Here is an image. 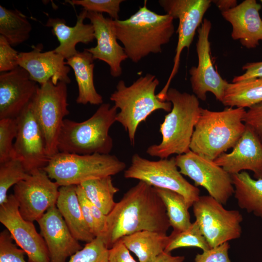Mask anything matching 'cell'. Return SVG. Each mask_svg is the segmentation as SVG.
Instances as JSON below:
<instances>
[{"instance_id": "24", "label": "cell", "mask_w": 262, "mask_h": 262, "mask_svg": "<svg viewBox=\"0 0 262 262\" xmlns=\"http://www.w3.org/2000/svg\"><path fill=\"white\" fill-rule=\"evenodd\" d=\"M76 186H60L56 206L73 236L78 241L87 243L92 241L96 237L92 233L82 214L76 192Z\"/></svg>"}, {"instance_id": "39", "label": "cell", "mask_w": 262, "mask_h": 262, "mask_svg": "<svg viewBox=\"0 0 262 262\" xmlns=\"http://www.w3.org/2000/svg\"><path fill=\"white\" fill-rule=\"evenodd\" d=\"M230 245L229 242L219 246L203 251L201 254H197L195 258V262H231L229 256Z\"/></svg>"}, {"instance_id": "31", "label": "cell", "mask_w": 262, "mask_h": 262, "mask_svg": "<svg viewBox=\"0 0 262 262\" xmlns=\"http://www.w3.org/2000/svg\"><path fill=\"white\" fill-rule=\"evenodd\" d=\"M163 200L173 231L179 232L188 229L191 225L189 208L184 197L175 192L154 187Z\"/></svg>"}, {"instance_id": "2", "label": "cell", "mask_w": 262, "mask_h": 262, "mask_svg": "<svg viewBox=\"0 0 262 262\" xmlns=\"http://www.w3.org/2000/svg\"><path fill=\"white\" fill-rule=\"evenodd\" d=\"M174 18L157 14L147 6V0L125 20L112 19L117 39L123 45L128 58L137 63L151 53L162 51L175 32Z\"/></svg>"}, {"instance_id": "15", "label": "cell", "mask_w": 262, "mask_h": 262, "mask_svg": "<svg viewBox=\"0 0 262 262\" xmlns=\"http://www.w3.org/2000/svg\"><path fill=\"white\" fill-rule=\"evenodd\" d=\"M211 28V22L204 18L197 29L196 51L198 64L189 69L190 82L192 91L198 99L206 100L207 93L211 92L216 100L222 102L229 82L221 77L213 66L209 41Z\"/></svg>"}, {"instance_id": "16", "label": "cell", "mask_w": 262, "mask_h": 262, "mask_svg": "<svg viewBox=\"0 0 262 262\" xmlns=\"http://www.w3.org/2000/svg\"><path fill=\"white\" fill-rule=\"evenodd\" d=\"M0 222L10 233L15 243L28 257V262H51L46 243L33 222L21 215L13 194L0 205Z\"/></svg>"}, {"instance_id": "9", "label": "cell", "mask_w": 262, "mask_h": 262, "mask_svg": "<svg viewBox=\"0 0 262 262\" xmlns=\"http://www.w3.org/2000/svg\"><path fill=\"white\" fill-rule=\"evenodd\" d=\"M67 98V84L59 82L55 84L50 80L39 86L32 100L50 158L59 152V135L64 118L69 113Z\"/></svg>"}, {"instance_id": "13", "label": "cell", "mask_w": 262, "mask_h": 262, "mask_svg": "<svg viewBox=\"0 0 262 262\" xmlns=\"http://www.w3.org/2000/svg\"><path fill=\"white\" fill-rule=\"evenodd\" d=\"M211 0H159L158 3L166 14L179 20L177 31L178 39L174 58L173 66L168 81L159 93L165 96L172 79L177 73L181 53L185 48L189 49L196 31L203 21V16L211 5Z\"/></svg>"}, {"instance_id": "35", "label": "cell", "mask_w": 262, "mask_h": 262, "mask_svg": "<svg viewBox=\"0 0 262 262\" xmlns=\"http://www.w3.org/2000/svg\"><path fill=\"white\" fill-rule=\"evenodd\" d=\"M17 132L16 118L0 119V164L13 158V141Z\"/></svg>"}, {"instance_id": "32", "label": "cell", "mask_w": 262, "mask_h": 262, "mask_svg": "<svg viewBox=\"0 0 262 262\" xmlns=\"http://www.w3.org/2000/svg\"><path fill=\"white\" fill-rule=\"evenodd\" d=\"M29 174L17 158H12L0 164V205L7 200L10 188L26 179Z\"/></svg>"}, {"instance_id": "4", "label": "cell", "mask_w": 262, "mask_h": 262, "mask_svg": "<svg viewBox=\"0 0 262 262\" xmlns=\"http://www.w3.org/2000/svg\"><path fill=\"white\" fill-rule=\"evenodd\" d=\"M246 111L241 108L227 107L220 111L201 108L190 150L214 161L229 149L233 148L245 131L246 126L242 119Z\"/></svg>"}, {"instance_id": "40", "label": "cell", "mask_w": 262, "mask_h": 262, "mask_svg": "<svg viewBox=\"0 0 262 262\" xmlns=\"http://www.w3.org/2000/svg\"><path fill=\"white\" fill-rule=\"evenodd\" d=\"M242 120L253 130L262 144V103L248 108Z\"/></svg>"}, {"instance_id": "1", "label": "cell", "mask_w": 262, "mask_h": 262, "mask_svg": "<svg viewBox=\"0 0 262 262\" xmlns=\"http://www.w3.org/2000/svg\"><path fill=\"white\" fill-rule=\"evenodd\" d=\"M170 227L165 206L154 187L139 181L107 215L99 237L109 249L125 236L143 230L166 234Z\"/></svg>"}, {"instance_id": "8", "label": "cell", "mask_w": 262, "mask_h": 262, "mask_svg": "<svg viewBox=\"0 0 262 262\" xmlns=\"http://www.w3.org/2000/svg\"><path fill=\"white\" fill-rule=\"evenodd\" d=\"M124 177L142 181L155 188L169 190L182 196L189 208L199 198L200 191L180 173L175 157L151 161L134 154Z\"/></svg>"}, {"instance_id": "22", "label": "cell", "mask_w": 262, "mask_h": 262, "mask_svg": "<svg viewBox=\"0 0 262 262\" xmlns=\"http://www.w3.org/2000/svg\"><path fill=\"white\" fill-rule=\"evenodd\" d=\"M262 5L256 0H245L235 7L221 12L232 26L231 36L248 49L256 48L262 41Z\"/></svg>"}, {"instance_id": "28", "label": "cell", "mask_w": 262, "mask_h": 262, "mask_svg": "<svg viewBox=\"0 0 262 262\" xmlns=\"http://www.w3.org/2000/svg\"><path fill=\"white\" fill-rule=\"evenodd\" d=\"M221 103L244 109L262 103V77L229 83Z\"/></svg>"}, {"instance_id": "41", "label": "cell", "mask_w": 262, "mask_h": 262, "mask_svg": "<svg viewBox=\"0 0 262 262\" xmlns=\"http://www.w3.org/2000/svg\"><path fill=\"white\" fill-rule=\"evenodd\" d=\"M108 260L109 262H138L121 239L108 249Z\"/></svg>"}, {"instance_id": "34", "label": "cell", "mask_w": 262, "mask_h": 262, "mask_svg": "<svg viewBox=\"0 0 262 262\" xmlns=\"http://www.w3.org/2000/svg\"><path fill=\"white\" fill-rule=\"evenodd\" d=\"M108 248L101 237L86 243L83 247L72 255L67 262H109Z\"/></svg>"}, {"instance_id": "33", "label": "cell", "mask_w": 262, "mask_h": 262, "mask_svg": "<svg viewBox=\"0 0 262 262\" xmlns=\"http://www.w3.org/2000/svg\"><path fill=\"white\" fill-rule=\"evenodd\" d=\"M169 237V241L164 251L167 253L184 247H196L202 251L211 248L196 221L192 223L191 226L185 230L172 231Z\"/></svg>"}, {"instance_id": "42", "label": "cell", "mask_w": 262, "mask_h": 262, "mask_svg": "<svg viewBox=\"0 0 262 262\" xmlns=\"http://www.w3.org/2000/svg\"><path fill=\"white\" fill-rule=\"evenodd\" d=\"M76 192L82 214L92 233L95 235V226L92 216L91 202L86 197L81 185L76 186Z\"/></svg>"}, {"instance_id": "21", "label": "cell", "mask_w": 262, "mask_h": 262, "mask_svg": "<svg viewBox=\"0 0 262 262\" xmlns=\"http://www.w3.org/2000/svg\"><path fill=\"white\" fill-rule=\"evenodd\" d=\"M246 126L232 150L213 161L231 175L250 170L256 179H262V144L253 130Z\"/></svg>"}, {"instance_id": "20", "label": "cell", "mask_w": 262, "mask_h": 262, "mask_svg": "<svg viewBox=\"0 0 262 262\" xmlns=\"http://www.w3.org/2000/svg\"><path fill=\"white\" fill-rule=\"evenodd\" d=\"M65 59L54 49L42 52L41 47L28 52L19 53L18 66L25 69L31 79L41 85L50 80L56 84L59 82L68 84L70 68Z\"/></svg>"}, {"instance_id": "23", "label": "cell", "mask_w": 262, "mask_h": 262, "mask_svg": "<svg viewBox=\"0 0 262 262\" xmlns=\"http://www.w3.org/2000/svg\"><path fill=\"white\" fill-rule=\"evenodd\" d=\"M87 12L83 9L77 16L76 23L72 27L67 25L63 18L59 17H49L46 22L45 26L51 28L52 33L59 42L54 50L66 60L77 53V44H88L95 39L93 25L84 22Z\"/></svg>"}, {"instance_id": "7", "label": "cell", "mask_w": 262, "mask_h": 262, "mask_svg": "<svg viewBox=\"0 0 262 262\" xmlns=\"http://www.w3.org/2000/svg\"><path fill=\"white\" fill-rule=\"evenodd\" d=\"M126 165L115 155L63 152L52 156L43 170L59 186L78 185L86 181L115 175Z\"/></svg>"}, {"instance_id": "5", "label": "cell", "mask_w": 262, "mask_h": 262, "mask_svg": "<svg viewBox=\"0 0 262 262\" xmlns=\"http://www.w3.org/2000/svg\"><path fill=\"white\" fill-rule=\"evenodd\" d=\"M117 110L114 105L103 103L84 121L65 119L58 137L59 152L79 155L110 154L113 142L109 131L116 122Z\"/></svg>"}, {"instance_id": "14", "label": "cell", "mask_w": 262, "mask_h": 262, "mask_svg": "<svg viewBox=\"0 0 262 262\" xmlns=\"http://www.w3.org/2000/svg\"><path fill=\"white\" fill-rule=\"evenodd\" d=\"M17 132L13 158L20 160L28 174L43 169L50 158L45 138L34 115L32 101L16 118Z\"/></svg>"}, {"instance_id": "45", "label": "cell", "mask_w": 262, "mask_h": 262, "mask_svg": "<svg viewBox=\"0 0 262 262\" xmlns=\"http://www.w3.org/2000/svg\"><path fill=\"white\" fill-rule=\"evenodd\" d=\"M212 1L221 11V12L231 9L238 5L237 0H214Z\"/></svg>"}, {"instance_id": "26", "label": "cell", "mask_w": 262, "mask_h": 262, "mask_svg": "<svg viewBox=\"0 0 262 262\" xmlns=\"http://www.w3.org/2000/svg\"><path fill=\"white\" fill-rule=\"evenodd\" d=\"M169 239L167 234L148 230L137 232L121 239L139 262H152L164 251Z\"/></svg>"}, {"instance_id": "37", "label": "cell", "mask_w": 262, "mask_h": 262, "mask_svg": "<svg viewBox=\"0 0 262 262\" xmlns=\"http://www.w3.org/2000/svg\"><path fill=\"white\" fill-rule=\"evenodd\" d=\"M9 231L6 229L0 233V262H27L25 252L14 243Z\"/></svg>"}, {"instance_id": "17", "label": "cell", "mask_w": 262, "mask_h": 262, "mask_svg": "<svg viewBox=\"0 0 262 262\" xmlns=\"http://www.w3.org/2000/svg\"><path fill=\"white\" fill-rule=\"evenodd\" d=\"M39 87L20 66L0 74V119L16 118L30 103Z\"/></svg>"}, {"instance_id": "46", "label": "cell", "mask_w": 262, "mask_h": 262, "mask_svg": "<svg viewBox=\"0 0 262 262\" xmlns=\"http://www.w3.org/2000/svg\"><path fill=\"white\" fill-rule=\"evenodd\" d=\"M260 1H261V2L262 4V0H261Z\"/></svg>"}, {"instance_id": "11", "label": "cell", "mask_w": 262, "mask_h": 262, "mask_svg": "<svg viewBox=\"0 0 262 262\" xmlns=\"http://www.w3.org/2000/svg\"><path fill=\"white\" fill-rule=\"evenodd\" d=\"M176 163L182 175L190 178L196 187L202 186L211 196L226 204L234 194L231 176L222 167L190 150L177 155Z\"/></svg>"}, {"instance_id": "19", "label": "cell", "mask_w": 262, "mask_h": 262, "mask_svg": "<svg viewBox=\"0 0 262 262\" xmlns=\"http://www.w3.org/2000/svg\"><path fill=\"white\" fill-rule=\"evenodd\" d=\"M86 18L93 26L97 45L85 49L92 54L94 60L102 61L109 65L112 76H120L122 73L121 64L128 57L124 48L117 42L113 19L92 12H87Z\"/></svg>"}, {"instance_id": "27", "label": "cell", "mask_w": 262, "mask_h": 262, "mask_svg": "<svg viewBox=\"0 0 262 262\" xmlns=\"http://www.w3.org/2000/svg\"><path fill=\"white\" fill-rule=\"evenodd\" d=\"M231 176L238 206L262 218V179H254L245 171Z\"/></svg>"}, {"instance_id": "30", "label": "cell", "mask_w": 262, "mask_h": 262, "mask_svg": "<svg viewBox=\"0 0 262 262\" xmlns=\"http://www.w3.org/2000/svg\"><path fill=\"white\" fill-rule=\"evenodd\" d=\"M80 185L89 201L105 215L113 210L116 203L114 196L119 189L114 186L112 176L90 180Z\"/></svg>"}, {"instance_id": "29", "label": "cell", "mask_w": 262, "mask_h": 262, "mask_svg": "<svg viewBox=\"0 0 262 262\" xmlns=\"http://www.w3.org/2000/svg\"><path fill=\"white\" fill-rule=\"evenodd\" d=\"M32 30V24L20 11L0 5V35L4 36L12 47L26 41Z\"/></svg>"}, {"instance_id": "43", "label": "cell", "mask_w": 262, "mask_h": 262, "mask_svg": "<svg viewBox=\"0 0 262 262\" xmlns=\"http://www.w3.org/2000/svg\"><path fill=\"white\" fill-rule=\"evenodd\" d=\"M242 69L245 70V72L242 75L235 76L232 82L262 77V61L246 63L243 66Z\"/></svg>"}, {"instance_id": "3", "label": "cell", "mask_w": 262, "mask_h": 262, "mask_svg": "<svg viewBox=\"0 0 262 262\" xmlns=\"http://www.w3.org/2000/svg\"><path fill=\"white\" fill-rule=\"evenodd\" d=\"M165 100L170 102L172 108L160 124L162 141L149 146L146 150L149 156L160 159H167L171 155H181L190 150L195 127L201 110L199 99L194 94L180 92L174 88H169Z\"/></svg>"}, {"instance_id": "10", "label": "cell", "mask_w": 262, "mask_h": 262, "mask_svg": "<svg viewBox=\"0 0 262 262\" xmlns=\"http://www.w3.org/2000/svg\"><path fill=\"white\" fill-rule=\"evenodd\" d=\"M192 207L195 221L210 248L241 237L243 218L239 211L225 209L210 196H200Z\"/></svg>"}, {"instance_id": "18", "label": "cell", "mask_w": 262, "mask_h": 262, "mask_svg": "<svg viewBox=\"0 0 262 262\" xmlns=\"http://www.w3.org/2000/svg\"><path fill=\"white\" fill-rule=\"evenodd\" d=\"M48 247L51 262H66L82 246L72 234L56 206L37 221Z\"/></svg>"}, {"instance_id": "25", "label": "cell", "mask_w": 262, "mask_h": 262, "mask_svg": "<svg viewBox=\"0 0 262 262\" xmlns=\"http://www.w3.org/2000/svg\"><path fill=\"white\" fill-rule=\"evenodd\" d=\"M94 60L92 54L85 49L66 59V64L73 69L78 84L77 104L98 105L103 103L102 97L94 85Z\"/></svg>"}, {"instance_id": "12", "label": "cell", "mask_w": 262, "mask_h": 262, "mask_svg": "<svg viewBox=\"0 0 262 262\" xmlns=\"http://www.w3.org/2000/svg\"><path fill=\"white\" fill-rule=\"evenodd\" d=\"M59 185L43 170L29 174L14 186L19 211L27 221H37L50 208L56 206Z\"/></svg>"}, {"instance_id": "6", "label": "cell", "mask_w": 262, "mask_h": 262, "mask_svg": "<svg viewBox=\"0 0 262 262\" xmlns=\"http://www.w3.org/2000/svg\"><path fill=\"white\" fill-rule=\"evenodd\" d=\"M159 84V81L155 75L147 73L129 86H126L124 81H119L110 96V99L119 109L116 121L127 131L132 145L135 144L137 129L142 122L157 110L170 112L172 109L170 102L162 101L156 95Z\"/></svg>"}, {"instance_id": "44", "label": "cell", "mask_w": 262, "mask_h": 262, "mask_svg": "<svg viewBox=\"0 0 262 262\" xmlns=\"http://www.w3.org/2000/svg\"><path fill=\"white\" fill-rule=\"evenodd\" d=\"M183 256H172L170 253L164 251L159 254L152 262H183Z\"/></svg>"}, {"instance_id": "38", "label": "cell", "mask_w": 262, "mask_h": 262, "mask_svg": "<svg viewBox=\"0 0 262 262\" xmlns=\"http://www.w3.org/2000/svg\"><path fill=\"white\" fill-rule=\"evenodd\" d=\"M19 53L13 48L7 40L0 35V72L13 70L19 66Z\"/></svg>"}, {"instance_id": "36", "label": "cell", "mask_w": 262, "mask_h": 262, "mask_svg": "<svg viewBox=\"0 0 262 262\" xmlns=\"http://www.w3.org/2000/svg\"><path fill=\"white\" fill-rule=\"evenodd\" d=\"M73 5L82 6L87 12L108 14L114 20L118 19L120 4L122 0H67Z\"/></svg>"}]
</instances>
